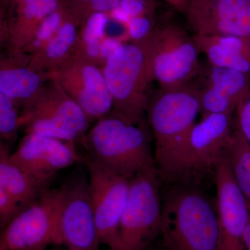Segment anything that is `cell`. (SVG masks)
I'll return each mask as SVG.
<instances>
[{
  "instance_id": "cell-1",
  "label": "cell",
  "mask_w": 250,
  "mask_h": 250,
  "mask_svg": "<svg viewBox=\"0 0 250 250\" xmlns=\"http://www.w3.org/2000/svg\"><path fill=\"white\" fill-rule=\"evenodd\" d=\"M148 123L154 141V166L161 180L182 183V160L200 113L198 90L193 82L161 89L149 99Z\"/></svg>"
},
{
  "instance_id": "cell-2",
  "label": "cell",
  "mask_w": 250,
  "mask_h": 250,
  "mask_svg": "<svg viewBox=\"0 0 250 250\" xmlns=\"http://www.w3.org/2000/svg\"><path fill=\"white\" fill-rule=\"evenodd\" d=\"M219 237L217 211L207 197L190 185L172 184L163 198L156 250H218Z\"/></svg>"
},
{
  "instance_id": "cell-3",
  "label": "cell",
  "mask_w": 250,
  "mask_h": 250,
  "mask_svg": "<svg viewBox=\"0 0 250 250\" xmlns=\"http://www.w3.org/2000/svg\"><path fill=\"white\" fill-rule=\"evenodd\" d=\"M82 141L90 159L129 180L155 167L145 121H134L112 111L98 120Z\"/></svg>"
},
{
  "instance_id": "cell-4",
  "label": "cell",
  "mask_w": 250,
  "mask_h": 250,
  "mask_svg": "<svg viewBox=\"0 0 250 250\" xmlns=\"http://www.w3.org/2000/svg\"><path fill=\"white\" fill-rule=\"evenodd\" d=\"M103 70L113 98V111L134 121H144L148 90L154 82L146 41L122 43L104 62Z\"/></svg>"
},
{
  "instance_id": "cell-5",
  "label": "cell",
  "mask_w": 250,
  "mask_h": 250,
  "mask_svg": "<svg viewBox=\"0 0 250 250\" xmlns=\"http://www.w3.org/2000/svg\"><path fill=\"white\" fill-rule=\"evenodd\" d=\"M146 45L153 81L161 89L189 84L200 73V50L193 36H189L180 26L156 27Z\"/></svg>"
},
{
  "instance_id": "cell-6",
  "label": "cell",
  "mask_w": 250,
  "mask_h": 250,
  "mask_svg": "<svg viewBox=\"0 0 250 250\" xmlns=\"http://www.w3.org/2000/svg\"><path fill=\"white\" fill-rule=\"evenodd\" d=\"M155 167L130 179L127 202L120 225L119 250H147L160 228L163 198Z\"/></svg>"
},
{
  "instance_id": "cell-7",
  "label": "cell",
  "mask_w": 250,
  "mask_h": 250,
  "mask_svg": "<svg viewBox=\"0 0 250 250\" xmlns=\"http://www.w3.org/2000/svg\"><path fill=\"white\" fill-rule=\"evenodd\" d=\"M61 187L49 189L1 230L0 250H44L62 245Z\"/></svg>"
},
{
  "instance_id": "cell-8",
  "label": "cell",
  "mask_w": 250,
  "mask_h": 250,
  "mask_svg": "<svg viewBox=\"0 0 250 250\" xmlns=\"http://www.w3.org/2000/svg\"><path fill=\"white\" fill-rule=\"evenodd\" d=\"M88 184L95 223L102 244L121 248L120 225L129 195L130 180L89 159Z\"/></svg>"
},
{
  "instance_id": "cell-9",
  "label": "cell",
  "mask_w": 250,
  "mask_h": 250,
  "mask_svg": "<svg viewBox=\"0 0 250 250\" xmlns=\"http://www.w3.org/2000/svg\"><path fill=\"white\" fill-rule=\"evenodd\" d=\"M232 115L202 116L194 125L182 160V183L190 185L210 172H215L226 156L232 139Z\"/></svg>"
},
{
  "instance_id": "cell-10",
  "label": "cell",
  "mask_w": 250,
  "mask_h": 250,
  "mask_svg": "<svg viewBox=\"0 0 250 250\" xmlns=\"http://www.w3.org/2000/svg\"><path fill=\"white\" fill-rule=\"evenodd\" d=\"M49 74L80 105L90 121H98L113 111L111 92L98 64L75 52Z\"/></svg>"
},
{
  "instance_id": "cell-11",
  "label": "cell",
  "mask_w": 250,
  "mask_h": 250,
  "mask_svg": "<svg viewBox=\"0 0 250 250\" xmlns=\"http://www.w3.org/2000/svg\"><path fill=\"white\" fill-rule=\"evenodd\" d=\"M60 229L66 250H99L100 242L88 180L76 176L61 186Z\"/></svg>"
},
{
  "instance_id": "cell-12",
  "label": "cell",
  "mask_w": 250,
  "mask_h": 250,
  "mask_svg": "<svg viewBox=\"0 0 250 250\" xmlns=\"http://www.w3.org/2000/svg\"><path fill=\"white\" fill-rule=\"evenodd\" d=\"M214 178L220 231L218 250H245L249 206L237 185L226 156L217 166Z\"/></svg>"
},
{
  "instance_id": "cell-13",
  "label": "cell",
  "mask_w": 250,
  "mask_h": 250,
  "mask_svg": "<svg viewBox=\"0 0 250 250\" xmlns=\"http://www.w3.org/2000/svg\"><path fill=\"white\" fill-rule=\"evenodd\" d=\"M184 14L193 35L250 37V0H188Z\"/></svg>"
},
{
  "instance_id": "cell-14",
  "label": "cell",
  "mask_w": 250,
  "mask_h": 250,
  "mask_svg": "<svg viewBox=\"0 0 250 250\" xmlns=\"http://www.w3.org/2000/svg\"><path fill=\"white\" fill-rule=\"evenodd\" d=\"M198 90L200 113L231 114L250 95V75L208 63L202 65L195 80Z\"/></svg>"
},
{
  "instance_id": "cell-15",
  "label": "cell",
  "mask_w": 250,
  "mask_h": 250,
  "mask_svg": "<svg viewBox=\"0 0 250 250\" xmlns=\"http://www.w3.org/2000/svg\"><path fill=\"white\" fill-rule=\"evenodd\" d=\"M75 143L34 134H26L10 159L23 171L52 182L56 174L80 159Z\"/></svg>"
},
{
  "instance_id": "cell-16",
  "label": "cell",
  "mask_w": 250,
  "mask_h": 250,
  "mask_svg": "<svg viewBox=\"0 0 250 250\" xmlns=\"http://www.w3.org/2000/svg\"><path fill=\"white\" fill-rule=\"evenodd\" d=\"M40 118L68 125L82 137L91 121L54 78H50L32 101L21 113L20 125L29 118Z\"/></svg>"
},
{
  "instance_id": "cell-17",
  "label": "cell",
  "mask_w": 250,
  "mask_h": 250,
  "mask_svg": "<svg viewBox=\"0 0 250 250\" xmlns=\"http://www.w3.org/2000/svg\"><path fill=\"white\" fill-rule=\"evenodd\" d=\"M60 3L61 0H11L4 30L14 56L24 57L41 23Z\"/></svg>"
},
{
  "instance_id": "cell-18",
  "label": "cell",
  "mask_w": 250,
  "mask_h": 250,
  "mask_svg": "<svg viewBox=\"0 0 250 250\" xmlns=\"http://www.w3.org/2000/svg\"><path fill=\"white\" fill-rule=\"evenodd\" d=\"M207 62L250 75V37L193 35Z\"/></svg>"
},
{
  "instance_id": "cell-19",
  "label": "cell",
  "mask_w": 250,
  "mask_h": 250,
  "mask_svg": "<svg viewBox=\"0 0 250 250\" xmlns=\"http://www.w3.org/2000/svg\"><path fill=\"white\" fill-rule=\"evenodd\" d=\"M22 59L14 57L11 60H1L0 93L24 108L40 93L51 75L33 70L21 61Z\"/></svg>"
},
{
  "instance_id": "cell-20",
  "label": "cell",
  "mask_w": 250,
  "mask_h": 250,
  "mask_svg": "<svg viewBox=\"0 0 250 250\" xmlns=\"http://www.w3.org/2000/svg\"><path fill=\"white\" fill-rule=\"evenodd\" d=\"M68 11V15L58 32L41 50L29 58L28 65L33 70L50 73L76 52L83 21Z\"/></svg>"
},
{
  "instance_id": "cell-21",
  "label": "cell",
  "mask_w": 250,
  "mask_h": 250,
  "mask_svg": "<svg viewBox=\"0 0 250 250\" xmlns=\"http://www.w3.org/2000/svg\"><path fill=\"white\" fill-rule=\"evenodd\" d=\"M9 147L0 146V188L6 190L23 209L40 198L52 182L37 178L24 172L10 159Z\"/></svg>"
},
{
  "instance_id": "cell-22",
  "label": "cell",
  "mask_w": 250,
  "mask_h": 250,
  "mask_svg": "<svg viewBox=\"0 0 250 250\" xmlns=\"http://www.w3.org/2000/svg\"><path fill=\"white\" fill-rule=\"evenodd\" d=\"M226 157L237 185L250 205V145L236 126Z\"/></svg>"
},
{
  "instance_id": "cell-23",
  "label": "cell",
  "mask_w": 250,
  "mask_h": 250,
  "mask_svg": "<svg viewBox=\"0 0 250 250\" xmlns=\"http://www.w3.org/2000/svg\"><path fill=\"white\" fill-rule=\"evenodd\" d=\"M68 12L66 5L61 0L58 8L49 14L41 23L28 47L25 55L28 54L31 57L41 50L58 32L61 26L67 18Z\"/></svg>"
},
{
  "instance_id": "cell-24",
  "label": "cell",
  "mask_w": 250,
  "mask_h": 250,
  "mask_svg": "<svg viewBox=\"0 0 250 250\" xmlns=\"http://www.w3.org/2000/svg\"><path fill=\"white\" fill-rule=\"evenodd\" d=\"M19 106L7 95L0 93V134L6 142L16 139L18 129L21 128Z\"/></svg>"
},
{
  "instance_id": "cell-25",
  "label": "cell",
  "mask_w": 250,
  "mask_h": 250,
  "mask_svg": "<svg viewBox=\"0 0 250 250\" xmlns=\"http://www.w3.org/2000/svg\"><path fill=\"white\" fill-rule=\"evenodd\" d=\"M109 17L106 13H95L85 18L81 27L77 49L100 43L108 27Z\"/></svg>"
},
{
  "instance_id": "cell-26",
  "label": "cell",
  "mask_w": 250,
  "mask_h": 250,
  "mask_svg": "<svg viewBox=\"0 0 250 250\" xmlns=\"http://www.w3.org/2000/svg\"><path fill=\"white\" fill-rule=\"evenodd\" d=\"M154 12L153 0H122L121 4L109 13L110 17L126 24L132 18L152 14Z\"/></svg>"
},
{
  "instance_id": "cell-27",
  "label": "cell",
  "mask_w": 250,
  "mask_h": 250,
  "mask_svg": "<svg viewBox=\"0 0 250 250\" xmlns=\"http://www.w3.org/2000/svg\"><path fill=\"white\" fill-rule=\"evenodd\" d=\"M156 27L154 14L132 18L126 23L128 36L134 42H146Z\"/></svg>"
},
{
  "instance_id": "cell-28",
  "label": "cell",
  "mask_w": 250,
  "mask_h": 250,
  "mask_svg": "<svg viewBox=\"0 0 250 250\" xmlns=\"http://www.w3.org/2000/svg\"><path fill=\"white\" fill-rule=\"evenodd\" d=\"M22 210V207L14 197L0 188V226L1 230Z\"/></svg>"
},
{
  "instance_id": "cell-29",
  "label": "cell",
  "mask_w": 250,
  "mask_h": 250,
  "mask_svg": "<svg viewBox=\"0 0 250 250\" xmlns=\"http://www.w3.org/2000/svg\"><path fill=\"white\" fill-rule=\"evenodd\" d=\"M236 111V128L250 145V95L238 104Z\"/></svg>"
},
{
  "instance_id": "cell-30",
  "label": "cell",
  "mask_w": 250,
  "mask_h": 250,
  "mask_svg": "<svg viewBox=\"0 0 250 250\" xmlns=\"http://www.w3.org/2000/svg\"><path fill=\"white\" fill-rule=\"evenodd\" d=\"M121 41L114 38H109L102 41L100 43V59L102 62H104V64L108 57L121 45Z\"/></svg>"
},
{
  "instance_id": "cell-31",
  "label": "cell",
  "mask_w": 250,
  "mask_h": 250,
  "mask_svg": "<svg viewBox=\"0 0 250 250\" xmlns=\"http://www.w3.org/2000/svg\"><path fill=\"white\" fill-rule=\"evenodd\" d=\"M69 10L83 21L82 13L93 0H62Z\"/></svg>"
},
{
  "instance_id": "cell-32",
  "label": "cell",
  "mask_w": 250,
  "mask_h": 250,
  "mask_svg": "<svg viewBox=\"0 0 250 250\" xmlns=\"http://www.w3.org/2000/svg\"><path fill=\"white\" fill-rule=\"evenodd\" d=\"M173 9L179 12L184 14L187 9L188 0H164Z\"/></svg>"
},
{
  "instance_id": "cell-33",
  "label": "cell",
  "mask_w": 250,
  "mask_h": 250,
  "mask_svg": "<svg viewBox=\"0 0 250 250\" xmlns=\"http://www.w3.org/2000/svg\"><path fill=\"white\" fill-rule=\"evenodd\" d=\"M250 209V220L247 227L246 233L244 237L245 250H250V205L248 204Z\"/></svg>"
},
{
  "instance_id": "cell-34",
  "label": "cell",
  "mask_w": 250,
  "mask_h": 250,
  "mask_svg": "<svg viewBox=\"0 0 250 250\" xmlns=\"http://www.w3.org/2000/svg\"><path fill=\"white\" fill-rule=\"evenodd\" d=\"M4 1H6V2H7L8 4H9L10 1H11V0H3Z\"/></svg>"
},
{
  "instance_id": "cell-35",
  "label": "cell",
  "mask_w": 250,
  "mask_h": 250,
  "mask_svg": "<svg viewBox=\"0 0 250 250\" xmlns=\"http://www.w3.org/2000/svg\"></svg>"
},
{
  "instance_id": "cell-36",
  "label": "cell",
  "mask_w": 250,
  "mask_h": 250,
  "mask_svg": "<svg viewBox=\"0 0 250 250\" xmlns=\"http://www.w3.org/2000/svg\"></svg>"
}]
</instances>
